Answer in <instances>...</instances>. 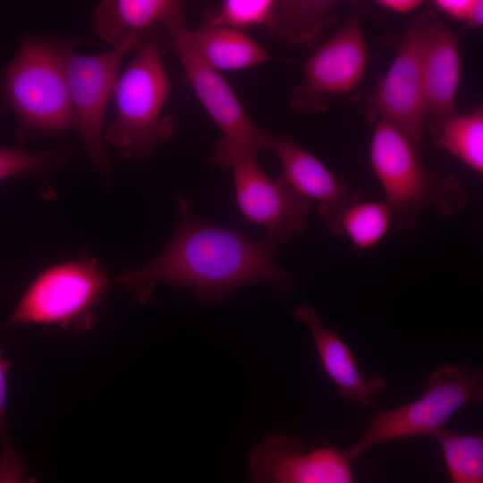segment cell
<instances>
[{"instance_id": "obj_25", "label": "cell", "mask_w": 483, "mask_h": 483, "mask_svg": "<svg viewBox=\"0 0 483 483\" xmlns=\"http://www.w3.org/2000/svg\"><path fill=\"white\" fill-rule=\"evenodd\" d=\"M473 0H436V9L456 21H464Z\"/></svg>"}, {"instance_id": "obj_19", "label": "cell", "mask_w": 483, "mask_h": 483, "mask_svg": "<svg viewBox=\"0 0 483 483\" xmlns=\"http://www.w3.org/2000/svg\"><path fill=\"white\" fill-rule=\"evenodd\" d=\"M440 148L478 174L483 172V109L458 113L442 127L438 136L426 143Z\"/></svg>"}, {"instance_id": "obj_16", "label": "cell", "mask_w": 483, "mask_h": 483, "mask_svg": "<svg viewBox=\"0 0 483 483\" xmlns=\"http://www.w3.org/2000/svg\"><path fill=\"white\" fill-rule=\"evenodd\" d=\"M179 0H106L95 11L97 35L125 54L139 50Z\"/></svg>"}, {"instance_id": "obj_1", "label": "cell", "mask_w": 483, "mask_h": 483, "mask_svg": "<svg viewBox=\"0 0 483 483\" xmlns=\"http://www.w3.org/2000/svg\"><path fill=\"white\" fill-rule=\"evenodd\" d=\"M280 246L254 240L240 228L221 227L197 217L189 199L177 195V224L165 248L148 263L116 279L139 302L150 301L160 284L186 288L204 304L220 305L233 290L268 283L292 292L295 279L275 260Z\"/></svg>"}, {"instance_id": "obj_14", "label": "cell", "mask_w": 483, "mask_h": 483, "mask_svg": "<svg viewBox=\"0 0 483 483\" xmlns=\"http://www.w3.org/2000/svg\"><path fill=\"white\" fill-rule=\"evenodd\" d=\"M425 126L431 140L459 112L456 97L461 80L459 38L432 10L423 57Z\"/></svg>"}, {"instance_id": "obj_5", "label": "cell", "mask_w": 483, "mask_h": 483, "mask_svg": "<svg viewBox=\"0 0 483 483\" xmlns=\"http://www.w3.org/2000/svg\"><path fill=\"white\" fill-rule=\"evenodd\" d=\"M482 400L481 371L464 363L443 365L429 375L420 398L375 411L364 435L346 449L347 453L354 460L377 445L416 436L436 437L458 409Z\"/></svg>"}, {"instance_id": "obj_22", "label": "cell", "mask_w": 483, "mask_h": 483, "mask_svg": "<svg viewBox=\"0 0 483 483\" xmlns=\"http://www.w3.org/2000/svg\"><path fill=\"white\" fill-rule=\"evenodd\" d=\"M70 154V146L61 143L40 151L0 148V181L21 175L46 177L65 163Z\"/></svg>"}, {"instance_id": "obj_26", "label": "cell", "mask_w": 483, "mask_h": 483, "mask_svg": "<svg viewBox=\"0 0 483 483\" xmlns=\"http://www.w3.org/2000/svg\"><path fill=\"white\" fill-rule=\"evenodd\" d=\"M375 3L381 8L397 14H408L423 4L421 0H378Z\"/></svg>"}, {"instance_id": "obj_7", "label": "cell", "mask_w": 483, "mask_h": 483, "mask_svg": "<svg viewBox=\"0 0 483 483\" xmlns=\"http://www.w3.org/2000/svg\"><path fill=\"white\" fill-rule=\"evenodd\" d=\"M2 90L27 131L49 135L73 128L59 45L26 39L4 73Z\"/></svg>"}, {"instance_id": "obj_3", "label": "cell", "mask_w": 483, "mask_h": 483, "mask_svg": "<svg viewBox=\"0 0 483 483\" xmlns=\"http://www.w3.org/2000/svg\"><path fill=\"white\" fill-rule=\"evenodd\" d=\"M170 86L152 33L118 77L114 91L116 114L104 138L121 159L147 158L170 139L175 119L163 114Z\"/></svg>"}, {"instance_id": "obj_12", "label": "cell", "mask_w": 483, "mask_h": 483, "mask_svg": "<svg viewBox=\"0 0 483 483\" xmlns=\"http://www.w3.org/2000/svg\"><path fill=\"white\" fill-rule=\"evenodd\" d=\"M352 461L346 449L326 445L306 452L278 432L251 449L249 470L252 483H355Z\"/></svg>"}, {"instance_id": "obj_23", "label": "cell", "mask_w": 483, "mask_h": 483, "mask_svg": "<svg viewBox=\"0 0 483 483\" xmlns=\"http://www.w3.org/2000/svg\"><path fill=\"white\" fill-rule=\"evenodd\" d=\"M0 483H37L28 475L24 459L11 438L1 440Z\"/></svg>"}, {"instance_id": "obj_2", "label": "cell", "mask_w": 483, "mask_h": 483, "mask_svg": "<svg viewBox=\"0 0 483 483\" xmlns=\"http://www.w3.org/2000/svg\"><path fill=\"white\" fill-rule=\"evenodd\" d=\"M369 157L384 191L391 226L396 232L415 226L422 209L431 208L449 217L470 200L469 192L456 177L426 167L420 152L386 122L375 123Z\"/></svg>"}, {"instance_id": "obj_17", "label": "cell", "mask_w": 483, "mask_h": 483, "mask_svg": "<svg viewBox=\"0 0 483 483\" xmlns=\"http://www.w3.org/2000/svg\"><path fill=\"white\" fill-rule=\"evenodd\" d=\"M333 1L269 0L262 28L284 47L314 48L337 21Z\"/></svg>"}, {"instance_id": "obj_27", "label": "cell", "mask_w": 483, "mask_h": 483, "mask_svg": "<svg viewBox=\"0 0 483 483\" xmlns=\"http://www.w3.org/2000/svg\"><path fill=\"white\" fill-rule=\"evenodd\" d=\"M465 27L468 29H477L483 24V1L473 0L464 21Z\"/></svg>"}, {"instance_id": "obj_24", "label": "cell", "mask_w": 483, "mask_h": 483, "mask_svg": "<svg viewBox=\"0 0 483 483\" xmlns=\"http://www.w3.org/2000/svg\"><path fill=\"white\" fill-rule=\"evenodd\" d=\"M10 362L3 358L0 348V438H10L6 420L7 375Z\"/></svg>"}, {"instance_id": "obj_20", "label": "cell", "mask_w": 483, "mask_h": 483, "mask_svg": "<svg viewBox=\"0 0 483 483\" xmlns=\"http://www.w3.org/2000/svg\"><path fill=\"white\" fill-rule=\"evenodd\" d=\"M436 438L451 483H483V436L441 431Z\"/></svg>"}, {"instance_id": "obj_15", "label": "cell", "mask_w": 483, "mask_h": 483, "mask_svg": "<svg viewBox=\"0 0 483 483\" xmlns=\"http://www.w3.org/2000/svg\"><path fill=\"white\" fill-rule=\"evenodd\" d=\"M294 315L309 329L322 368L343 401L366 406L371 395L385 391V377L363 374L352 350L335 331L324 325L313 307L298 305Z\"/></svg>"}, {"instance_id": "obj_21", "label": "cell", "mask_w": 483, "mask_h": 483, "mask_svg": "<svg viewBox=\"0 0 483 483\" xmlns=\"http://www.w3.org/2000/svg\"><path fill=\"white\" fill-rule=\"evenodd\" d=\"M390 226V212L385 201L360 199L347 208L341 221L342 233L360 250L378 243Z\"/></svg>"}, {"instance_id": "obj_11", "label": "cell", "mask_w": 483, "mask_h": 483, "mask_svg": "<svg viewBox=\"0 0 483 483\" xmlns=\"http://www.w3.org/2000/svg\"><path fill=\"white\" fill-rule=\"evenodd\" d=\"M230 169L241 213L247 223L265 228L264 239L281 247L304 231L311 199L296 192L281 177L269 178L257 157L238 159Z\"/></svg>"}, {"instance_id": "obj_4", "label": "cell", "mask_w": 483, "mask_h": 483, "mask_svg": "<svg viewBox=\"0 0 483 483\" xmlns=\"http://www.w3.org/2000/svg\"><path fill=\"white\" fill-rule=\"evenodd\" d=\"M185 5L179 1L162 20L169 32L185 77L198 100L222 132L211 161L221 169H230L236 160L258 157L267 150L273 135L258 127L248 115L237 94L220 72L197 52L185 19Z\"/></svg>"}, {"instance_id": "obj_13", "label": "cell", "mask_w": 483, "mask_h": 483, "mask_svg": "<svg viewBox=\"0 0 483 483\" xmlns=\"http://www.w3.org/2000/svg\"><path fill=\"white\" fill-rule=\"evenodd\" d=\"M280 162V176L299 194L318 203V212L327 231L342 234L341 221L352 204L363 199L317 157L288 135L274 136L268 147Z\"/></svg>"}, {"instance_id": "obj_10", "label": "cell", "mask_w": 483, "mask_h": 483, "mask_svg": "<svg viewBox=\"0 0 483 483\" xmlns=\"http://www.w3.org/2000/svg\"><path fill=\"white\" fill-rule=\"evenodd\" d=\"M59 48L72 107L73 129L80 133L92 166L108 179L113 165L105 148L103 123L126 54L112 49L80 55L69 44L59 45Z\"/></svg>"}, {"instance_id": "obj_9", "label": "cell", "mask_w": 483, "mask_h": 483, "mask_svg": "<svg viewBox=\"0 0 483 483\" xmlns=\"http://www.w3.org/2000/svg\"><path fill=\"white\" fill-rule=\"evenodd\" d=\"M369 60V46L358 13L302 64V80L291 91V106L306 114L331 109L334 100L355 102Z\"/></svg>"}, {"instance_id": "obj_6", "label": "cell", "mask_w": 483, "mask_h": 483, "mask_svg": "<svg viewBox=\"0 0 483 483\" xmlns=\"http://www.w3.org/2000/svg\"><path fill=\"white\" fill-rule=\"evenodd\" d=\"M110 284L96 258L81 256L55 265L31 282L4 328L39 324L89 331L95 326L96 309Z\"/></svg>"}, {"instance_id": "obj_18", "label": "cell", "mask_w": 483, "mask_h": 483, "mask_svg": "<svg viewBox=\"0 0 483 483\" xmlns=\"http://www.w3.org/2000/svg\"><path fill=\"white\" fill-rule=\"evenodd\" d=\"M191 38L199 55L218 72L245 70L272 59L264 47L243 31L204 22L191 29Z\"/></svg>"}, {"instance_id": "obj_8", "label": "cell", "mask_w": 483, "mask_h": 483, "mask_svg": "<svg viewBox=\"0 0 483 483\" xmlns=\"http://www.w3.org/2000/svg\"><path fill=\"white\" fill-rule=\"evenodd\" d=\"M431 13L424 8L400 35L386 38L396 47V55L366 100L369 123H389L418 151L425 128L423 57Z\"/></svg>"}]
</instances>
